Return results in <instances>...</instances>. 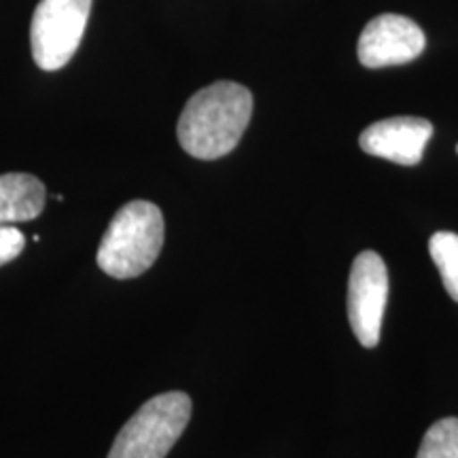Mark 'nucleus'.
I'll list each match as a JSON object with an SVG mask.
<instances>
[{
	"mask_svg": "<svg viewBox=\"0 0 458 458\" xmlns=\"http://www.w3.org/2000/svg\"><path fill=\"white\" fill-rule=\"evenodd\" d=\"M386 301V263L374 250H363L354 257L351 278H348V318H351L352 334L365 348H376L380 342Z\"/></svg>",
	"mask_w": 458,
	"mask_h": 458,
	"instance_id": "39448f33",
	"label": "nucleus"
},
{
	"mask_svg": "<svg viewBox=\"0 0 458 458\" xmlns=\"http://www.w3.org/2000/svg\"><path fill=\"white\" fill-rule=\"evenodd\" d=\"M416 458H458V418H442L422 437Z\"/></svg>",
	"mask_w": 458,
	"mask_h": 458,
	"instance_id": "9d476101",
	"label": "nucleus"
},
{
	"mask_svg": "<svg viewBox=\"0 0 458 458\" xmlns=\"http://www.w3.org/2000/svg\"><path fill=\"white\" fill-rule=\"evenodd\" d=\"M456 151H458V147H456Z\"/></svg>",
	"mask_w": 458,
	"mask_h": 458,
	"instance_id": "f8f14e48",
	"label": "nucleus"
},
{
	"mask_svg": "<svg viewBox=\"0 0 458 458\" xmlns=\"http://www.w3.org/2000/svg\"><path fill=\"white\" fill-rule=\"evenodd\" d=\"M47 189L26 172L0 174V225L32 221L43 213Z\"/></svg>",
	"mask_w": 458,
	"mask_h": 458,
	"instance_id": "6e6552de",
	"label": "nucleus"
},
{
	"mask_svg": "<svg viewBox=\"0 0 458 458\" xmlns=\"http://www.w3.org/2000/svg\"><path fill=\"white\" fill-rule=\"evenodd\" d=\"M427 47L422 28L410 17L385 13L363 28L359 37V60L365 68L401 66L416 60Z\"/></svg>",
	"mask_w": 458,
	"mask_h": 458,
	"instance_id": "423d86ee",
	"label": "nucleus"
},
{
	"mask_svg": "<svg viewBox=\"0 0 458 458\" xmlns=\"http://www.w3.org/2000/svg\"><path fill=\"white\" fill-rule=\"evenodd\" d=\"M24 233L11 225H0V266H7L24 250Z\"/></svg>",
	"mask_w": 458,
	"mask_h": 458,
	"instance_id": "9b49d317",
	"label": "nucleus"
},
{
	"mask_svg": "<svg viewBox=\"0 0 458 458\" xmlns=\"http://www.w3.org/2000/svg\"><path fill=\"white\" fill-rule=\"evenodd\" d=\"M428 253L450 297L458 301V233L437 232L428 240Z\"/></svg>",
	"mask_w": 458,
	"mask_h": 458,
	"instance_id": "1a4fd4ad",
	"label": "nucleus"
},
{
	"mask_svg": "<svg viewBox=\"0 0 458 458\" xmlns=\"http://www.w3.org/2000/svg\"><path fill=\"white\" fill-rule=\"evenodd\" d=\"M191 418V399L181 391L148 399L114 437L108 458H165Z\"/></svg>",
	"mask_w": 458,
	"mask_h": 458,
	"instance_id": "7ed1b4c3",
	"label": "nucleus"
},
{
	"mask_svg": "<svg viewBox=\"0 0 458 458\" xmlns=\"http://www.w3.org/2000/svg\"><path fill=\"white\" fill-rule=\"evenodd\" d=\"M164 246V215L156 204L134 199L117 210L100 240V270L128 280L145 274L157 261Z\"/></svg>",
	"mask_w": 458,
	"mask_h": 458,
	"instance_id": "f03ea898",
	"label": "nucleus"
},
{
	"mask_svg": "<svg viewBox=\"0 0 458 458\" xmlns=\"http://www.w3.org/2000/svg\"><path fill=\"white\" fill-rule=\"evenodd\" d=\"M91 0H41L32 13L30 47L41 71L64 68L77 54L88 26Z\"/></svg>",
	"mask_w": 458,
	"mask_h": 458,
	"instance_id": "20e7f679",
	"label": "nucleus"
},
{
	"mask_svg": "<svg viewBox=\"0 0 458 458\" xmlns=\"http://www.w3.org/2000/svg\"><path fill=\"white\" fill-rule=\"evenodd\" d=\"M253 114V94L244 85L216 81L196 91L182 108L176 136L196 159L225 157L238 147Z\"/></svg>",
	"mask_w": 458,
	"mask_h": 458,
	"instance_id": "f257e3e1",
	"label": "nucleus"
},
{
	"mask_svg": "<svg viewBox=\"0 0 458 458\" xmlns=\"http://www.w3.org/2000/svg\"><path fill=\"white\" fill-rule=\"evenodd\" d=\"M433 136L431 122L422 117H391L360 131L359 145L368 156L401 165L420 164L427 142Z\"/></svg>",
	"mask_w": 458,
	"mask_h": 458,
	"instance_id": "0eeeda50",
	"label": "nucleus"
}]
</instances>
